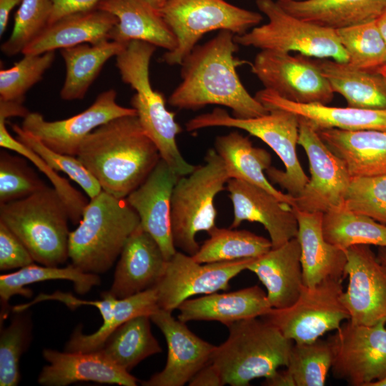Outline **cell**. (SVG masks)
<instances>
[{
  "label": "cell",
  "mask_w": 386,
  "mask_h": 386,
  "mask_svg": "<svg viewBox=\"0 0 386 386\" xmlns=\"http://www.w3.org/2000/svg\"><path fill=\"white\" fill-rule=\"evenodd\" d=\"M54 59V51L24 55L11 67L1 69L0 100L23 103L26 92L42 79Z\"/></svg>",
  "instance_id": "42"
},
{
  "label": "cell",
  "mask_w": 386,
  "mask_h": 386,
  "mask_svg": "<svg viewBox=\"0 0 386 386\" xmlns=\"http://www.w3.org/2000/svg\"><path fill=\"white\" fill-rule=\"evenodd\" d=\"M214 148L224 161L230 179L258 186L280 201L295 206V198L274 188L266 177L264 171L272 163L270 154L262 148L254 147L249 137L238 132H232L217 137Z\"/></svg>",
  "instance_id": "29"
},
{
  "label": "cell",
  "mask_w": 386,
  "mask_h": 386,
  "mask_svg": "<svg viewBox=\"0 0 386 386\" xmlns=\"http://www.w3.org/2000/svg\"><path fill=\"white\" fill-rule=\"evenodd\" d=\"M76 157L102 190L121 199L140 186L161 159L137 115L119 117L96 128L83 139Z\"/></svg>",
  "instance_id": "2"
},
{
  "label": "cell",
  "mask_w": 386,
  "mask_h": 386,
  "mask_svg": "<svg viewBox=\"0 0 386 386\" xmlns=\"http://www.w3.org/2000/svg\"><path fill=\"white\" fill-rule=\"evenodd\" d=\"M385 325H357L348 320L327 338L335 378L352 386H370L386 376Z\"/></svg>",
  "instance_id": "11"
},
{
  "label": "cell",
  "mask_w": 386,
  "mask_h": 386,
  "mask_svg": "<svg viewBox=\"0 0 386 386\" xmlns=\"http://www.w3.org/2000/svg\"><path fill=\"white\" fill-rule=\"evenodd\" d=\"M167 261L156 240L139 226L122 250L108 292L122 299L154 288Z\"/></svg>",
  "instance_id": "21"
},
{
  "label": "cell",
  "mask_w": 386,
  "mask_h": 386,
  "mask_svg": "<svg viewBox=\"0 0 386 386\" xmlns=\"http://www.w3.org/2000/svg\"><path fill=\"white\" fill-rule=\"evenodd\" d=\"M234 34L222 30L204 44L197 45L181 63L182 81L168 103L179 109L197 110L209 104L229 108L233 117L249 119L267 114L269 110L242 84L237 67Z\"/></svg>",
  "instance_id": "1"
},
{
  "label": "cell",
  "mask_w": 386,
  "mask_h": 386,
  "mask_svg": "<svg viewBox=\"0 0 386 386\" xmlns=\"http://www.w3.org/2000/svg\"><path fill=\"white\" fill-rule=\"evenodd\" d=\"M208 234L209 238L192 256L199 263L256 259L272 247L270 239L244 229L216 226Z\"/></svg>",
  "instance_id": "37"
},
{
  "label": "cell",
  "mask_w": 386,
  "mask_h": 386,
  "mask_svg": "<svg viewBox=\"0 0 386 386\" xmlns=\"http://www.w3.org/2000/svg\"><path fill=\"white\" fill-rule=\"evenodd\" d=\"M317 132L342 161L351 177L386 174V130L324 129Z\"/></svg>",
  "instance_id": "28"
},
{
  "label": "cell",
  "mask_w": 386,
  "mask_h": 386,
  "mask_svg": "<svg viewBox=\"0 0 386 386\" xmlns=\"http://www.w3.org/2000/svg\"><path fill=\"white\" fill-rule=\"evenodd\" d=\"M10 126L17 140L31 149L53 169L66 174L81 187L89 199L102 192V189L96 179L77 157L52 150L16 124H10Z\"/></svg>",
  "instance_id": "44"
},
{
  "label": "cell",
  "mask_w": 386,
  "mask_h": 386,
  "mask_svg": "<svg viewBox=\"0 0 386 386\" xmlns=\"http://www.w3.org/2000/svg\"><path fill=\"white\" fill-rule=\"evenodd\" d=\"M44 366L38 382L45 386H66L76 382L92 381L122 386H136L137 379L112 362L100 351L59 352L44 349Z\"/></svg>",
  "instance_id": "20"
},
{
  "label": "cell",
  "mask_w": 386,
  "mask_h": 386,
  "mask_svg": "<svg viewBox=\"0 0 386 386\" xmlns=\"http://www.w3.org/2000/svg\"><path fill=\"white\" fill-rule=\"evenodd\" d=\"M314 61L333 91L342 95L348 107L386 109V76L382 72L358 69L330 59Z\"/></svg>",
  "instance_id": "31"
},
{
  "label": "cell",
  "mask_w": 386,
  "mask_h": 386,
  "mask_svg": "<svg viewBox=\"0 0 386 386\" xmlns=\"http://www.w3.org/2000/svg\"><path fill=\"white\" fill-rule=\"evenodd\" d=\"M212 127L240 129L260 139L276 153L284 166V171L272 166L267 169L266 174L269 180L284 189L294 198L302 192L309 177L297 154L300 122L295 114L280 109H272L261 117L240 119L217 107L211 112L192 118L185 124L188 132Z\"/></svg>",
  "instance_id": "6"
},
{
  "label": "cell",
  "mask_w": 386,
  "mask_h": 386,
  "mask_svg": "<svg viewBox=\"0 0 386 386\" xmlns=\"http://www.w3.org/2000/svg\"><path fill=\"white\" fill-rule=\"evenodd\" d=\"M125 45L109 40L96 44L86 43L60 49L66 67L61 98L66 101L84 99L104 64L111 57L117 56Z\"/></svg>",
  "instance_id": "32"
},
{
  "label": "cell",
  "mask_w": 386,
  "mask_h": 386,
  "mask_svg": "<svg viewBox=\"0 0 386 386\" xmlns=\"http://www.w3.org/2000/svg\"><path fill=\"white\" fill-rule=\"evenodd\" d=\"M254 259L199 263L192 256L177 251L167 261L162 278L154 287L159 309L172 312L196 295L227 290L229 282Z\"/></svg>",
  "instance_id": "12"
},
{
  "label": "cell",
  "mask_w": 386,
  "mask_h": 386,
  "mask_svg": "<svg viewBox=\"0 0 386 386\" xmlns=\"http://www.w3.org/2000/svg\"><path fill=\"white\" fill-rule=\"evenodd\" d=\"M53 12L51 0H23L14 16L9 38L1 46L6 56L23 52L49 24Z\"/></svg>",
  "instance_id": "41"
},
{
  "label": "cell",
  "mask_w": 386,
  "mask_h": 386,
  "mask_svg": "<svg viewBox=\"0 0 386 386\" xmlns=\"http://www.w3.org/2000/svg\"><path fill=\"white\" fill-rule=\"evenodd\" d=\"M226 188L233 205L231 228L238 227L244 221L260 223L269 235L272 248L297 237L298 222L291 204L242 180L229 179Z\"/></svg>",
  "instance_id": "18"
},
{
  "label": "cell",
  "mask_w": 386,
  "mask_h": 386,
  "mask_svg": "<svg viewBox=\"0 0 386 386\" xmlns=\"http://www.w3.org/2000/svg\"><path fill=\"white\" fill-rule=\"evenodd\" d=\"M377 26L382 34L385 42H386V10L377 19Z\"/></svg>",
  "instance_id": "54"
},
{
  "label": "cell",
  "mask_w": 386,
  "mask_h": 386,
  "mask_svg": "<svg viewBox=\"0 0 386 386\" xmlns=\"http://www.w3.org/2000/svg\"><path fill=\"white\" fill-rule=\"evenodd\" d=\"M277 1L289 14L304 21L334 30L375 21L386 10V0Z\"/></svg>",
  "instance_id": "30"
},
{
  "label": "cell",
  "mask_w": 386,
  "mask_h": 386,
  "mask_svg": "<svg viewBox=\"0 0 386 386\" xmlns=\"http://www.w3.org/2000/svg\"><path fill=\"white\" fill-rule=\"evenodd\" d=\"M34 262L21 240L0 222V269L5 271L20 269Z\"/></svg>",
  "instance_id": "48"
},
{
  "label": "cell",
  "mask_w": 386,
  "mask_h": 386,
  "mask_svg": "<svg viewBox=\"0 0 386 386\" xmlns=\"http://www.w3.org/2000/svg\"><path fill=\"white\" fill-rule=\"evenodd\" d=\"M343 279L330 278L312 287L304 285L293 305L282 309L272 307L261 317L294 342H313L350 320L342 301Z\"/></svg>",
  "instance_id": "10"
},
{
  "label": "cell",
  "mask_w": 386,
  "mask_h": 386,
  "mask_svg": "<svg viewBox=\"0 0 386 386\" xmlns=\"http://www.w3.org/2000/svg\"><path fill=\"white\" fill-rule=\"evenodd\" d=\"M23 0H0V36L5 32L11 10Z\"/></svg>",
  "instance_id": "53"
},
{
  "label": "cell",
  "mask_w": 386,
  "mask_h": 386,
  "mask_svg": "<svg viewBox=\"0 0 386 386\" xmlns=\"http://www.w3.org/2000/svg\"><path fill=\"white\" fill-rule=\"evenodd\" d=\"M179 176L160 159L145 181L125 199L137 212L140 227L159 245L169 260L177 252L172 229V197Z\"/></svg>",
  "instance_id": "19"
},
{
  "label": "cell",
  "mask_w": 386,
  "mask_h": 386,
  "mask_svg": "<svg viewBox=\"0 0 386 386\" xmlns=\"http://www.w3.org/2000/svg\"><path fill=\"white\" fill-rule=\"evenodd\" d=\"M227 328V339L216 346L211 358L224 385L248 386L252 380L267 378L279 367H287L294 342L269 322L253 317Z\"/></svg>",
  "instance_id": "4"
},
{
  "label": "cell",
  "mask_w": 386,
  "mask_h": 386,
  "mask_svg": "<svg viewBox=\"0 0 386 386\" xmlns=\"http://www.w3.org/2000/svg\"><path fill=\"white\" fill-rule=\"evenodd\" d=\"M158 10L177 40L176 48L161 59L170 66L180 65L205 34L227 30L241 35L263 19L258 12L225 0H168Z\"/></svg>",
  "instance_id": "8"
},
{
  "label": "cell",
  "mask_w": 386,
  "mask_h": 386,
  "mask_svg": "<svg viewBox=\"0 0 386 386\" xmlns=\"http://www.w3.org/2000/svg\"><path fill=\"white\" fill-rule=\"evenodd\" d=\"M251 71L264 89L296 103L328 104L334 91L326 77L308 56L261 50L251 64Z\"/></svg>",
  "instance_id": "13"
},
{
  "label": "cell",
  "mask_w": 386,
  "mask_h": 386,
  "mask_svg": "<svg viewBox=\"0 0 386 386\" xmlns=\"http://www.w3.org/2000/svg\"><path fill=\"white\" fill-rule=\"evenodd\" d=\"M68 208L46 185L19 200L0 204V222L24 244L34 262L57 267L69 256Z\"/></svg>",
  "instance_id": "5"
},
{
  "label": "cell",
  "mask_w": 386,
  "mask_h": 386,
  "mask_svg": "<svg viewBox=\"0 0 386 386\" xmlns=\"http://www.w3.org/2000/svg\"><path fill=\"white\" fill-rule=\"evenodd\" d=\"M325 239L344 250L357 244L386 247V225L344 205L323 213Z\"/></svg>",
  "instance_id": "35"
},
{
  "label": "cell",
  "mask_w": 386,
  "mask_h": 386,
  "mask_svg": "<svg viewBox=\"0 0 386 386\" xmlns=\"http://www.w3.org/2000/svg\"><path fill=\"white\" fill-rule=\"evenodd\" d=\"M150 320L147 315L129 320L114 330L97 351L129 372L144 359L162 351L152 332Z\"/></svg>",
  "instance_id": "34"
},
{
  "label": "cell",
  "mask_w": 386,
  "mask_h": 386,
  "mask_svg": "<svg viewBox=\"0 0 386 386\" xmlns=\"http://www.w3.org/2000/svg\"><path fill=\"white\" fill-rule=\"evenodd\" d=\"M272 308L267 293L254 285L229 292H214L183 302L177 318L184 322L216 321L226 327L244 319L261 317Z\"/></svg>",
  "instance_id": "23"
},
{
  "label": "cell",
  "mask_w": 386,
  "mask_h": 386,
  "mask_svg": "<svg viewBox=\"0 0 386 386\" xmlns=\"http://www.w3.org/2000/svg\"><path fill=\"white\" fill-rule=\"evenodd\" d=\"M158 309L154 288L125 298H117L110 319L90 335L83 334L81 327H77L66 342L64 351L88 352L99 350L109 336L123 323L140 315L150 317Z\"/></svg>",
  "instance_id": "36"
},
{
  "label": "cell",
  "mask_w": 386,
  "mask_h": 386,
  "mask_svg": "<svg viewBox=\"0 0 386 386\" xmlns=\"http://www.w3.org/2000/svg\"><path fill=\"white\" fill-rule=\"evenodd\" d=\"M294 209L298 222L296 238L301 249L303 284L312 287L327 279H344L346 252L325 239L323 213Z\"/></svg>",
  "instance_id": "22"
},
{
  "label": "cell",
  "mask_w": 386,
  "mask_h": 386,
  "mask_svg": "<svg viewBox=\"0 0 386 386\" xmlns=\"http://www.w3.org/2000/svg\"><path fill=\"white\" fill-rule=\"evenodd\" d=\"M55 279L72 282L75 291L79 295H84L93 287L101 284V279L98 274L85 272L73 264L64 267L31 264L16 272L0 276L1 318H4L9 312L8 302L13 295H20L30 297L32 291L26 287L28 285Z\"/></svg>",
  "instance_id": "33"
},
{
  "label": "cell",
  "mask_w": 386,
  "mask_h": 386,
  "mask_svg": "<svg viewBox=\"0 0 386 386\" xmlns=\"http://www.w3.org/2000/svg\"><path fill=\"white\" fill-rule=\"evenodd\" d=\"M277 1H288V0H277Z\"/></svg>",
  "instance_id": "59"
},
{
  "label": "cell",
  "mask_w": 386,
  "mask_h": 386,
  "mask_svg": "<svg viewBox=\"0 0 386 386\" xmlns=\"http://www.w3.org/2000/svg\"><path fill=\"white\" fill-rule=\"evenodd\" d=\"M255 98L268 110L280 109L295 114L316 131L324 129L386 130V109H365L348 106L337 107L319 103H296L267 89L257 92Z\"/></svg>",
  "instance_id": "24"
},
{
  "label": "cell",
  "mask_w": 386,
  "mask_h": 386,
  "mask_svg": "<svg viewBox=\"0 0 386 386\" xmlns=\"http://www.w3.org/2000/svg\"><path fill=\"white\" fill-rule=\"evenodd\" d=\"M117 22L114 14L96 7L71 13L49 24L22 54H41L81 44L109 41Z\"/></svg>",
  "instance_id": "26"
},
{
  "label": "cell",
  "mask_w": 386,
  "mask_h": 386,
  "mask_svg": "<svg viewBox=\"0 0 386 386\" xmlns=\"http://www.w3.org/2000/svg\"><path fill=\"white\" fill-rule=\"evenodd\" d=\"M31 320L26 310L16 312L0 336V385L16 386L20 380L19 360L31 337Z\"/></svg>",
  "instance_id": "40"
},
{
  "label": "cell",
  "mask_w": 386,
  "mask_h": 386,
  "mask_svg": "<svg viewBox=\"0 0 386 386\" xmlns=\"http://www.w3.org/2000/svg\"><path fill=\"white\" fill-rule=\"evenodd\" d=\"M117 91L110 89L99 94L84 111L69 118L49 122L38 112H29L21 128L52 150L76 156L83 139L96 128L119 117L137 115L132 107L116 102Z\"/></svg>",
  "instance_id": "15"
},
{
  "label": "cell",
  "mask_w": 386,
  "mask_h": 386,
  "mask_svg": "<svg viewBox=\"0 0 386 386\" xmlns=\"http://www.w3.org/2000/svg\"><path fill=\"white\" fill-rule=\"evenodd\" d=\"M30 112L22 105V103L0 100V117L7 119L11 117L24 118Z\"/></svg>",
  "instance_id": "51"
},
{
  "label": "cell",
  "mask_w": 386,
  "mask_h": 386,
  "mask_svg": "<svg viewBox=\"0 0 386 386\" xmlns=\"http://www.w3.org/2000/svg\"><path fill=\"white\" fill-rule=\"evenodd\" d=\"M377 257L380 262L386 267V247H380Z\"/></svg>",
  "instance_id": "55"
},
{
  "label": "cell",
  "mask_w": 386,
  "mask_h": 386,
  "mask_svg": "<svg viewBox=\"0 0 386 386\" xmlns=\"http://www.w3.org/2000/svg\"><path fill=\"white\" fill-rule=\"evenodd\" d=\"M381 71H382V73H383V74L385 75V76H386V66H385L383 69H382Z\"/></svg>",
  "instance_id": "58"
},
{
  "label": "cell",
  "mask_w": 386,
  "mask_h": 386,
  "mask_svg": "<svg viewBox=\"0 0 386 386\" xmlns=\"http://www.w3.org/2000/svg\"><path fill=\"white\" fill-rule=\"evenodd\" d=\"M205 163L180 177L172 197V229L175 247L193 256L199 248V232L216 227V196L230 179L224 162L215 149H209Z\"/></svg>",
  "instance_id": "7"
},
{
  "label": "cell",
  "mask_w": 386,
  "mask_h": 386,
  "mask_svg": "<svg viewBox=\"0 0 386 386\" xmlns=\"http://www.w3.org/2000/svg\"><path fill=\"white\" fill-rule=\"evenodd\" d=\"M370 386H386V376L378 381L371 383Z\"/></svg>",
  "instance_id": "57"
},
{
  "label": "cell",
  "mask_w": 386,
  "mask_h": 386,
  "mask_svg": "<svg viewBox=\"0 0 386 386\" xmlns=\"http://www.w3.org/2000/svg\"><path fill=\"white\" fill-rule=\"evenodd\" d=\"M188 385L190 386L224 385L219 370L211 362L199 370Z\"/></svg>",
  "instance_id": "50"
},
{
  "label": "cell",
  "mask_w": 386,
  "mask_h": 386,
  "mask_svg": "<svg viewBox=\"0 0 386 386\" xmlns=\"http://www.w3.org/2000/svg\"><path fill=\"white\" fill-rule=\"evenodd\" d=\"M45 186L24 159L1 152L0 204L25 198Z\"/></svg>",
  "instance_id": "46"
},
{
  "label": "cell",
  "mask_w": 386,
  "mask_h": 386,
  "mask_svg": "<svg viewBox=\"0 0 386 386\" xmlns=\"http://www.w3.org/2000/svg\"><path fill=\"white\" fill-rule=\"evenodd\" d=\"M300 256V245L295 237L248 264L247 269L264 286L272 307H288L300 295L304 287Z\"/></svg>",
  "instance_id": "25"
},
{
  "label": "cell",
  "mask_w": 386,
  "mask_h": 386,
  "mask_svg": "<svg viewBox=\"0 0 386 386\" xmlns=\"http://www.w3.org/2000/svg\"><path fill=\"white\" fill-rule=\"evenodd\" d=\"M53 12L50 24L71 13L96 8L100 0H51Z\"/></svg>",
  "instance_id": "49"
},
{
  "label": "cell",
  "mask_w": 386,
  "mask_h": 386,
  "mask_svg": "<svg viewBox=\"0 0 386 386\" xmlns=\"http://www.w3.org/2000/svg\"><path fill=\"white\" fill-rule=\"evenodd\" d=\"M347 63L361 69L381 70L386 66V42L377 20L336 30Z\"/></svg>",
  "instance_id": "38"
},
{
  "label": "cell",
  "mask_w": 386,
  "mask_h": 386,
  "mask_svg": "<svg viewBox=\"0 0 386 386\" xmlns=\"http://www.w3.org/2000/svg\"><path fill=\"white\" fill-rule=\"evenodd\" d=\"M102 300H84L75 297L70 293L56 291L53 294H39L32 301L28 303L17 305L12 308L14 312L26 310L31 305L45 300H57L64 303L69 309L74 310L82 305L96 307L101 313L103 322L108 321L112 315L113 307L116 299L108 291L102 294Z\"/></svg>",
  "instance_id": "47"
},
{
  "label": "cell",
  "mask_w": 386,
  "mask_h": 386,
  "mask_svg": "<svg viewBox=\"0 0 386 386\" xmlns=\"http://www.w3.org/2000/svg\"><path fill=\"white\" fill-rule=\"evenodd\" d=\"M256 5L268 22L234 35L237 44L347 62L336 30L300 19L287 12L276 0H256Z\"/></svg>",
  "instance_id": "9"
},
{
  "label": "cell",
  "mask_w": 386,
  "mask_h": 386,
  "mask_svg": "<svg viewBox=\"0 0 386 386\" xmlns=\"http://www.w3.org/2000/svg\"><path fill=\"white\" fill-rule=\"evenodd\" d=\"M343 205L386 225V174L352 177Z\"/></svg>",
  "instance_id": "45"
},
{
  "label": "cell",
  "mask_w": 386,
  "mask_h": 386,
  "mask_svg": "<svg viewBox=\"0 0 386 386\" xmlns=\"http://www.w3.org/2000/svg\"><path fill=\"white\" fill-rule=\"evenodd\" d=\"M263 385L267 386H295L294 380L287 369L276 371L272 376L265 378Z\"/></svg>",
  "instance_id": "52"
},
{
  "label": "cell",
  "mask_w": 386,
  "mask_h": 386,
  "mask_svg": "<svg viewBox=\"0 0 386 386\" xmlns=\"http://www.w3.org/2000/svg\"><path fill=\"white\" fill-rule=\"evenodd\" d=\"M345 274L349 282L342 301L357 325L386 322V267L370 245L357 244L345 249Z\"/></svg>",
  "instance_id": "16"
},
{
  "label": "cell",
  "mask_w": 386,
  "mask_h": 386,
  "mask_svg": "<svg viewBox=\"0 0 386 386\" xmlns=\"http://www.w3.org/2000/svg\"><path fill=\"white\" fill-rule=\"evenodd\" d=\"M96 8L114 14L118 20L110 40L127 44L138 40L167 51L177 46L175 36L159 10L147 0H100Z\"/></svg>",
  "instance_id": "27"
},
{
  "label": "cell",
  "mask_w": 386,
  "mask_h": 386,
  "mask_svg": "<svg viewBox=\"0 0 386 386\" xmlns=\"http://www.w3.org/2000/svg\"><path fill=\"white\" fill-rule=\"evenodd\" d=\"M6 122V119L0 117V146L29 159L44 173L68 208L70 221L74 224H79L84 209L89 201L80 192L73 187L67 179L60 177L56 171L50 167L36 152L14 138L7 130Z\"/></svg>",
  "instance_id": "43"
},
{
  "label": "cell",
  "mask_w": 386,
  "mask_h": 386,
  "mask_svg": "<svg viewBox=\"0 0 386 386\" xmlns=\"http://www.w3.org/2000/svg\"><path fill=\"white\" fill-rule=\"evenodd\" d=\"M332 365V351L327 340L294 342L286 369L295 386H322Z\"/></svg>",
  "instance_id": "39"
},
{
  "label": "cell",
  "mask_w": 386,
  "mask_h": 386,
  "mask_svg": "<svg viewBox=\"0 0 386 386\" xmlns=\"http://www.w3.org/2000/svg\"><path fill=\"white\" fill-rule=\"evenodd\" d=\"M299 119V118H298ZM298 144L310 164V178L293 207L310 212H327L344 204L351 177L342 162L305 121L299 119Z\"/></svg>",
  "instance_id": "14"
},
{
  "label": "cell",
  "mask_w": 386,
  "mask_h": 386,
  "mask_svg": "<svg viewBox=\"0 0 386 386\" xmlns=\"http://www.w3.org/2000/svg\"><path fill=\"white\" fill-rule=\"evenodd\" d=\"M154 8L159 9L162 7L168 0H147Z\"/></svg>",
  "instance_id": "56"
},
{
  "label": "cell",
  "mask_w": 386,
  "mask_h": 386,
  "mask_svg": "<svg viewBox=\"0 0 386 386\" xmlns=\"http://www.w3.org/2000/svg\"><path fill=\"white\" fill-rule=\"evenodd\" d=\"M150 319L164 336L167 358L164 369L142 385L183 386L189 383L199 370L211 362L216 346L195 335L172 312L158 309Z\"/></svg>",
  "instance_id": "17"
},
{
  "label": "cell",
  "mask_w": 386,
  "mask_h": 386,
  "mask_svg": "<svg viewBox=\"0 0 386 386\" xmlns=\"http://www.w3.org/2000/svg\"><path fill=\"white\" fill-rule=\"evenodd\" d=\"M78 224L69 237L71 264L98 274L112 267L129 237L140 226V219L126 199L102 190L89 199Z\"/></svg>",
  "instance_id": "3"
}]
</instances>
